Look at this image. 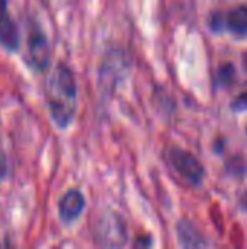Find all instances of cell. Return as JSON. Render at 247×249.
<instances>
[{"instance_id": "cell-6", "label": "cell", "mask_w": 247, "mask_h": 249, "mask_svg": "<svg viewBox=\"0 0 247 249\" xmlns=\"http://www.w3.org/2000/svg\"><path fill=\"white\" fill-rule=\"evenodd\" d=\"M176 231H178L179 242L185 248H204L208 245L204 236L201 235V232L189 220H181L178 223Z\"/></svg>"}, {"instance_id": "cell-2", "label": "cell", "mask_w": 247, "mask_h": 249, "mask_svg": "<svg viewBox=\"0 0 247 249\" xmlns=\"http://www.w3.org/2000/svg\"><path fill=\"white\" fill-rule=\"evenodd\" d=\"M167 160L176 174L192 187H199L205 177L202 163L188 150L181 147H170L167 150Z\"/></svg>"}, {"instance_id": "cell-5", "label": "cell", "mask_w": 247, "mask_h": 249, "mask_svg": "<svg viewBox=\"0 0 247 249\" xmlns=\"http://www.w3.org/2000/svg\"><path fill=\"white\" fill-rule=\"evenodd\" d=\"M83 209H84V197L79 190H70L60 198L58 203L60 217L67 223L79 219Z\"/></svg>"}, {"instance_id": "cell-7", "label": "cell", "mask_w": 247, "mask_h": 249, "mask_svg": "<svg viewBox=\"0 0 247 249\" xmlns=\"http://www.w3.org/2000/svg\"><path fill=\"white\" fill-rule=\"evenodd\" d=\"M226 28L239 39L247 38V6L233 9L226 18Z\"/></svg>"}, {"instance_id": "cell-13", "label": "cell", "mask_w": 247, "mask_h": 249, "mask_svg": "<svg viewBox=\"0 0 247 249\" xmlns=\"http://www.w3.org/2000/svg\"><path fill=\"white\" fill-rule=\"evenodd\" d=\"M246 131H247V130H246Z\"/></svg>"}, {"instance_id": "cell-3", "label": "cell", "mask_w": 247, "mask_h": 249, "mask_svg": "<svg viewBox=\"0 0 247 249\" xmlns=\"http://www.w3.org/2000/svg\"><path fill=\"white\" fill-rule=\"evenodd\" d=\"M26 61L32 67V70L39 73L45 71L49 67V61H51L49 44L45 34L39 28H32L28 35Z\"/></svg>"}, {"instance_id": "cell-12", "label": "cell", "mask_w": 247, "mask_h": 249, "mask_svg": "<svg viewBox=\"0 0 247 249\" xmlns=\"http://www.w3.org/2000/svg\"><path fill=\"white\" fill-rule=\"evenodd\" d=\"M243 67H245V70H246L247 73V53L243 55Z\"/></svg>"}, {"instance_id": "cell-4", "label": "cell", "mask_w": 247, "mask_h": 249, "mask_svg": "<svg viewBox=\"0 0 247 249\" xmlns=\"http://www.w3.org/2000/svg\"><path fill=\"white\" fill-rule=\"evenodd\" d=\"M19 44V29L9 13L7 0H0V45L7 51L15 53L17 51Z\"/></svg>"}, {"instance_id": "cell-8", "label": "cell", "mask_w": 247, "mask_h": 249, "mask_svg": "<svg viewBox=\"0 0 247 249\" xmlns=\"http://www.w3.org/2000/svg\"><path fill=\"white\" fill-rule=\"evenodd\" d=\"M236 80V67L231 63H224L218 67L217 83L221 88H230Z\"/></svg>"}, {"instance_id": "cell-1", "label": "cell", "mask_w": 247, "mask_h": 249, "mask_svg": "<svg viewBox=\"0 0 247 249\" xmlns=\"http://www.w3.org/2000/svg\"><path fill=\"white\" fill-rule=\"evenodd\" d=\"M48 111L58 128H67L77 109V85L68 66L60 63L47 83Z\"/></svg>"}, {"instance_id": "cell-9", "label": "cell", "mask_w": 247, "mask_h": 249, "mask_svg": "<svg viewBox=\"0 0 247 249\" xmlns=\"http://www.w3.org/2000/svg\"><path fill=\"white\" fill-rule=\"evenodd\" d=\"M210 26L214 32H221L226 26V20H224V15L221 12L213 13L211 20H210Z\"/></svg>"}, {"instance_id": "cell-10", "label": "cell", "mask_w": 247, "mask_h": 249, "mask_svg": "<svg viewBox=\"0 0 247 249\" xmlns=\"http://www.w3.org/2000/svg\"><path fill=\"white\" fill-rule=\"evenodd\" d=\"M231 109L234 112H246L247 111V92L240 93L233 102H231Z\"/></svg>"}, {"instance_id": "cell-11", "label": "cell", "mask_w": 247, "mask_h": 249, "mask_svg": "<svg viewBox=\"0 0 247 249\" xmlns=\"http://www.w3.org/2000/svg\"><path fill=\"white\" fill-rule=\"evenodd\" d=\"M239 206L242 209V212L247 213V191L240 197V201H239Z\"/></svg>"}]
</instances>
